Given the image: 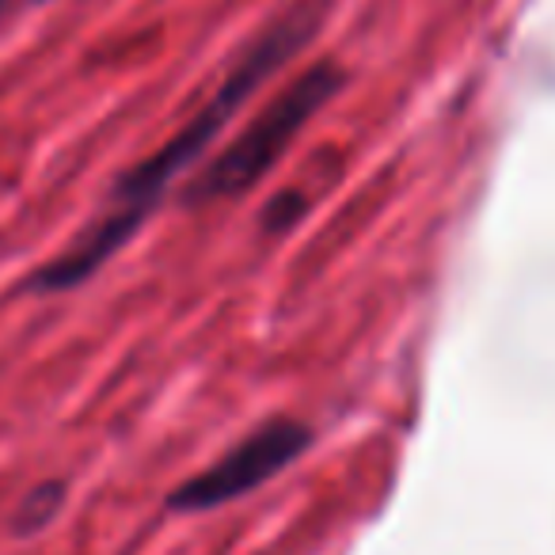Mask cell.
I'll list each match as a JSON object with an SVG mask.
<instances>
[{
	"instance_id": "1",
	"label": "cell",
	"mask_w": 555,
	"mask_h": 555,
	"mask_svg": "<svg viewBox=\"0 0 555 555\" xmlns=\"http://www.w3.org/2000/svg\"><path fill=\"white\" fill-rule=\"evenodd\" d=\"M317 31V9L297 4L286 16H278L251 47L240 54V62L229 69V77L217 85V92L156 149L153 156L130 168L118 186L111 191V198L103 202V214L92 217L88 229L77 232L65 251H57L47 267H39V274L31 278V286L39 294H62V289H77L80 282H88L92 274H100V267L107 259H115L141 224L153 217V209L160 206V198L171 191L179 176L206 153L217 141V133L229 126V118L247 103V95L274 77L305 42Z\"/></svg>"
},
{
	"instance_id": "2",
	"label": "cell",
	"mask_w": 555,
	"mask_h": 555,
	"mask_svg": "<svg viewBox=\"0 0 555 555\" xmlns=\"http://www.w3.org/2000/svg\"><path fill=\"white\" fill-rule=\"evenodd\" d=\"M343 88V73L335 65H312L309 73L294 80L289 88L274 95L259 115L251 118L244 133L224 153L194 179L191 186V206H206V202H224L236 194L251 191L262 176L278 164V156L286 153L289 141L309 126V118L332 100Z\"/></svg>"
},
{
	"instance_id": "3",
	"label": "cell",
	"mask_w": 555,
	"mask_h": 555,
	"mask_svg": "<svg viewBox=\"0 0 555 555\" xmlns=\"http://www.w3.org/2000/svg\"><path fill=\"white\" fill-rule=\"evenodd\" d=\"M309 446L312 430L305 423H297V418H270L267 426H259L244 441H236L221 461H214L206 472H198L183 487H176L168 506L179 509V514H202V509L224 506V502L240 499V494L274 479L278 472H286Z\"/></svg>"
},
{
	"instance_id": "4",
	"label": "cell",
	"mask_w": 555,
	"mask_h": 555,
	"mask_svg": "<svg viewBox=\"0 0 555 555\" xmlns=\"http://www.w3.org/2000/svg\"><path fill=\"white\" fill-rule=\"evenodd\" d=\"M62 506H65V483L50 479V483L35 487V491L24 499V506H20V514H16V532H24V537H27V532L47 529V525L62 514Z\"/></svg>"
},
{
	"instance_id": "5",
	"label": "cell",
	"mask_w": 555,
	"mask_h": 555,
	"mask_svg": "<svg viewBox=\"0 0 555 555\" xmlns=\"http://www.w3.org/2000/svg\"><path fill=\"white\" fill-rule=\"evenodd\" d=\"M31 4H42V0H0V24L9 16H16V12L31 9Z\"/></svg>"
}]
</instances>
